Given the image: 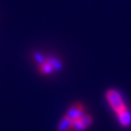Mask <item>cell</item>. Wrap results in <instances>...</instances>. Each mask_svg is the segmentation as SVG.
I'll return each mask as SVG.
<instances>
[{
	"label": "cell",
	"instance_id": "1",
	"mask_svg": "<svg viewBox=\"0 0 131 131\" xmlns=\"http://www.w3.org/2000/svg\"><path fill=\"white\" fill-rule=\"evenodd\" d=\"M38 61V71L42 75H50L54 72L61 69V65L59 60L51 56H39Z\"/></svg>",
	"mask_w": 131,
	"mask_h": 131
},
{
	"label": "cell",
	"instance_id": "2",
	"mask_svg": "<svg viewBox=\"0 0 131 131\" xmlns=\"http://www.w3.org/2000/svg\"><path fill=\"white\" fill-rule=\"evenodd\" d=\"M106 98L112 109L116 112V114L128 108L120 93L116 90H113V89L109 90L106 94Z\"/></svg>",
	"mask_w": 131,
	"mask_h": 131
},
{
	"label": "cell",
	"instance_id": "3",
	"mask_svg": "<svg viewBox=\"0 0 131 131\" xmlns=\"http://www.w3.org/2000/svg\"><path fill=\"white\" fill-rule=\"evenodd\" d=\"M84 114V107L83 105L80 103H75L72 106H71L70 108L67 110L66 116L73 121V120L81 118Z\"/></svg>",
	"mask_w": 131,
	"mask_h": 131
},
{
	"label": "cell",
	"instance_id": "4",
	"mask_svg": "<svg viewBox=\"0 0 131 131\" xmlns=\"http://www.w3.org/2000/svg\"><path fill=\"white\" fill-rule=\"evenodd\" d=\"M118 117V121L124 127H128L131 124V114L129 112V110L125 109L124 111L120 112L119 113L117 114Z\"/></svg>",
	"mask_w": 131,
	"mask_h": 131
},
{
	"label": "cell",
	"instance_id": "5",
	"mask_svg": "<svg viewBox=\"0 0 131 131\" xmlns=\"http://www.w3.org/2000/svg\"><path fill=\"white\" fill-rule=\"evenodd\" d=\"M72 120L65 115L59 123L57 131H72Z\"/></svg>",
	"mask_w": 131,
	"mask_h": 131
},
{
	"label": "cell",
	"instance_id": "6",
	"mask_svg": "<svg viewBox=\"0 0 131 131\" xmlns=\"http://www.w3.org/2000/svg\"><path fill=\"white\" fill-rule=\"evenodd\" d=\"M86 128L80 119L73 120L72 123V131H84Z\"/></svg>",
	"mask_w": 131,
	"mask_h": 131
},
{
	"label": "cell",
	"instance_id": "7",
	"mask_svg": "<svg viewBox=\"0 0 131 131\" xmlns=\"http://www.w3.org/2000/svg\"><path fill=\"white\" fill-rule=\"evenodd\" d=\"M81 120V122L83 123V124L84 125V127L87 129V128H89L91 125V124H92L93 122V119H92V117L90 116V115L89 114H84L83 116L81 117V118H79Z\"/></svg>",
	"mask_w": 131,
	"mask_h": 131
}]
</instances>
